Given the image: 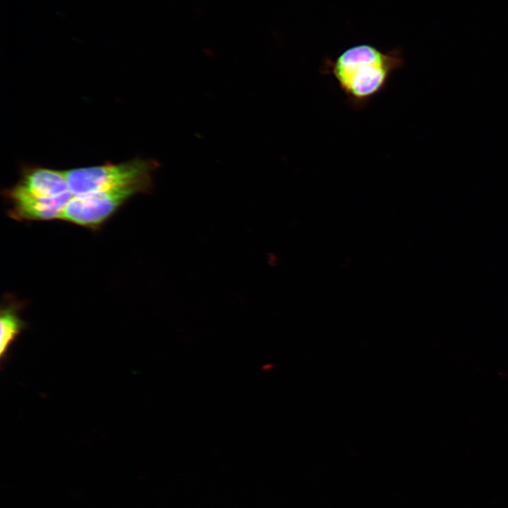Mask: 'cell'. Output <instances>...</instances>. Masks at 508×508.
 <instances>
[{
    "instance_id": "obj_1",
    "label": "cell",
    "mask_w": 508,
    "mask_h": 508,
    "mask_svg": "<svg viewBox=\"0 0 508 508\" xmlns=\"http://www.w3.org/2000/svg\"><path fill=\"white\" fill-rule=\"evenodd\" d=\"M403 64L397 51L383 52L369 44H359L325 61L322 73L331 75L349 104L361 109L385 90Z\"/></svg>"
},
{
    "instance_id": "obj_2",
    "label": "cell",
    "mask_w": 508,
    "mask_h": 508,
    "mask_svg": "<svg viewBox=\"0 0 508 508\" xmlns=\"http://www.w3.org/2000/svg\"><path fill=\"white\" fill-rule=\"evenodd\" d=\"M159 164L154 159H134L120 164H105L64 171L73 196L109 190L152 178Z\"/></svg>"
},
{
    "instance_id": "obj_3",
    "label": "cell",
    "mask_w": 508,
    "mask_h": 508,
    "mask_svg": "<svg viewBox=\"0 0 508 508\" xmlns=\"http://www.w3.org/2000/svg\"><path fill=\"white\" fill-rule=\"evenodd\" d=\"M152 178L82 195L72 196L60 219L80 226L95 227L108 219L128 198L152 188Z\"/></svg>"
},
{
    "instance_id": "obj_4",
    "label": "cell",
    "mask_w": 508,
    "mask_h": 508,
    "mask_svg": "<svg viewBox=\"0 0 508 508\" xmlns=\"http://www.w3.org/2000/svg\"><path fill=\"white\" fill-rule=\"evenodd\" d=\"M6 192L37 198L71 193L65 171L40 167L23 169L19 181Z\"/></svg>"
},
{
    "instance_id": "obj_5",
    "label": "cell",
    "mask_w": 508,
    "mask_h": 508,
    "mask_svg": "<svg viewBox=\"0 0 508 508\" xmlns=\"http://www.w3.org/2000/svg\"><path fill=\"white\" fill-rule=\"evenodd\" d=\"M11 203L9 214L17 220H52L60 217L73 195L37 198L6 193Z\"/></svg>"
},
{
    "instance_id": "obj_6",
    "label": "cell",
    "mask_w": 508,
    "mask_h": 508,
    "mask_svg": "<svg viewBox=\"0 0 508 508\" xmlns=\"http://www.w3.org/2000/svg\"><path fill=\"white\" fill-rule=\"evenodd\" d=\"M17 306L10 304L1 310L0 358L1 363L7 361L8 350L13 342L26 327V323L18 315Z\"/></svg>"
}]
</instances>
